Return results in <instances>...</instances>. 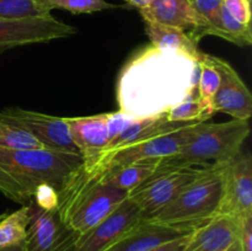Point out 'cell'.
Here are the masks:
<instances>
[{
    "label": "cell",
    "mask_w": 252,
    "mask_h": 251,
    "mask_svg": "<svg viewBox=\"0 0 252 251\" xmlns=\"http://www.w3.org/2000/svg\"><path fill=\"white\" fill-rule=\"evenodd\" d=\"M198 59L153 44L139 49L120 71L116 96L120 111L135 118L164 115L197 95Z\"/></svg>",
    "instance_id": "1"
},
{
    "label": "cell",
    "mask_w": 252,
    "mask_h": 251,
    "mask_svg": "<svg viewBox=\"0 0 252 251\" xmlns=\"http://www.w3.org/2000/svg\"><path fill=\"white\" fill-rule=\"evenodd\" d=\"M128 197V192L102 180H80L71 176L58 192L62 223L78 235L86 233L110 216Z\"/></svg>",
    "instance_id": "2"
},
{
    "label": "cell",
    "mask_w": 252,
    "mask_h": 251,
    "mask_svg": "<svg viewBox=\"0 0 252 251\" xmlns=\"http://www.w3.org/2000/svg\"><path fill=\"white\" fill-rule=\"evenodd\" d=\"M226 162H213L199 167L196 177L179 196L149 221L197 229L217 216Z\"/></svg>",
    "instance_id": "3"
},
{
    "label": "cell",
    "mask_w": 252,
    "mask_h": 251,
    "mask_svg": "<svg viewBox=\"0 0 252 251\" xmlns=\"http://www.w3.org/2000/svg\"><path fill=\"white\" fill-rule=\"evenodd\" d=\"M250 130V123L244 120L233 118L223 123L201 122L192 139L175 155L162 157L160 165L203 166L230 161L243 150Z\"/></svg>",
    "instance_id": "4"
},
{
    "label": "cell",
    "mask_w": 252,
    "mask_h": 251,
    "mask_svg": "<svg viewBox=\"0 0 252 251\" xmlns=\"http://www.w3.org/2000/svg\"><path fill=\"white\" fill-rule=\"evenodd\" d=\"M78 154L54 150H2L0 149V165L7 170L27 191L33 194L36 187L48 185L62 191L74 172L83 165Z\"/></svg>",
    "instance_id": "5"
},
{
    "label": "cell",
    "mask_w": 252,
    "mask_h": 251,
    "mask_svg": "<svg viewBox=\"0 0 252 251\" xmlns=\"http://www.w3.org/2000/svg\"><path fill=\"white\" fill-rule=\"evenodd\" d=\"M199 167L160 165L152 176L128 192V197L138 204L144 220H149L179 196L196 177Z\"/></svg>",
    "instance_id": "6"
},
{
    "label": "cell",
    "mask_w": 252,
    "mask_h": 251,
    "mask_svg": "<svg viewBox=\"0 0 252 251\" xmlns=\"http://www.w3.org/2000/svg\"><path fill=\"white\" fill-rule=\"evenodd\" d=\"M0 120L27 130L41 143L44 149L80 155L71 139L69 127L64 117H57L11 106L0 111Z\"/></svg>",
    "instance_id": "7"
},
{
    "label": "cell",
    "mask_w": 252,
    "mask_h": 251,
    "mask_svg": "<svg viewBox=\"0 0 252 251\" xmlns=\"http://www.w3.org/2000/svg\"><path fill=\"white\" fill-rule=\"evenodd\" d=\"M76 29L48 15L30 19H0V54L16 47L68 38Z\"/></svg>",
    "instance_id": "8"
},
{
    "label": "cell",
    "mask_w": 252,
    "mask_h": 251,
    "mask_svg": "<svg viewBox=\"0 0 252 251\" xmlns=\"http://www.w3.org/2000/svg\"><path fill=\"white\" fill-rule=\"evenodd\" d=\"M218 214L241 218L252 214V157L241 150L225 164Z\"/></svg>",
    "instance_id": "9"
},
{
    "label": "cell",
    "mask_w": 252,
    "mask_h": 251,
    "mask_svg": "<svg viewBox=\"0 0 252 251\" xmlns=\"http://www.w3.org/2000/svg\"><path fill=\"white\" fill-rule=\"evenodd\" d=\"M144 220L138 204L127 197L112 213L76 238L73 251H105L128 230Z\"/></svg>",
    "instance_id": "10"
},
{
    "label": "cell",
    "mask_w": 252,
    "mask_h": 251,
    "mask_svg": "<svg viewBox=\"0 0 252 251\" xmlns=\"http://www.w3.org/2000/svg\"><path fill=\"white\" fill-rule=\"evenodd\" d=\"M220 76L218 91L213 100L214 112H223L234 120L249 121L252 115V95L238 71L226 61L204 53Z\"/></svg>",
    "instance_id": "11"
},
{
    "label": "cell",
    "mask_w": 252,
    "mask_h": 251,
    "mask_svg": "<svg viewBox=\"0 0 252 251\" xmlns=\"http://www.w3.org/2000/svg\"><path fill=\"white\" fill-rule=\"evenodd\" d=\"M144 21L155 22L187 32L197 43L198 33L208 25L189 0H154L149 6L139 10Z\"/></svg>",
    "instance_id": "12"
},
{
    "label": "cell",
    "mask_w": 252,
    "mask_h": 251,
    "mask_svg": "<svg viewBox=\"0 0 252 251\" xmlns=\"http://www.w3.org/2000/svg\"><path fill=\"white\" fill-rule=\"evenodd\" d=\"M70 137L83 157V165H90L100 157L108 145L106 113L84 117H64Z\"/></svg>",
    "instance_id": "13"
},
{
    "label": "cell",
    "mask_w": 252,
    "mask_h": 251,
    "mask_svg": "<svg viewBox=\"0 0 252 251\" xmlns=\"http://www.w3.org/2000/svg\"><path fill=\"white\" fill-rule=\"evenodd\" d=\"M194 229L143 220L105 251H148L167 241L192 234Z\"/></svg>",
    "instance_id": "14"
},
{
    "label": "cell",
    "mask_w": 252,
    "mask_h": 251,
    "mask_svg": "<svg viewBox=\"0 0 252 251\" xmlns=\"http://www.w3.org/2000/svg\"><path fill=\"white\" fill-rule=\"evenodd\" d=\"M239 218L217 214L192 231L185 251H225L238 240Z\"/></svg>",
    "instance_id": "15"
},
{
    "label": "cell",
    "mask_w": 252,
    "mask_h": 251,
    "mask_svg": "<svg viewBox=\"0 0 252 251\" xmlns=\"http://www.w3.org/2000/svg\"><path fill=\"white\" fill-rule=\"evenodd\" d=\"M192 123L194 122H171V121L166 120L165 113L153 116V117L138 118L127 129L123 130L120 135H117L115 139L108 143L102 154L116 152L121 148L137 144V143L144 142V140L152 139V138L169 134L175 130L187 127Z\"/></svg>",
    "instance_id": "16"
},
{
    "label": "cell",
    "mask_w": 252,
    "mask_h": 251,
    "mask_svg": "<svg viewBox=\"0 0 252 251\" xmlns=\"http://www.w3.org/2000/svg\"><path fill=\"white\" fill-rule=\"evenodd\" d=\"M144 31L150 44L157 48L179 52L196 59L201 57L202 52L199 51L198 43L187 32L150 21H144Z\"/></svg>",
    "instance_id": "17"
},
{
    "label": "cell",
    "mask_w": 252,
    "mask_h": 251,
    "mask_svg": "<svg viewBox=\"0 0 252 251\" xmlns=\"http://www.w3.org/2000/svg\"><path fill=\"white\" fill-rule=\"evenodd\" d=\"M204 36L219 37L239 47H249L252 44L251 25H243L236 21L224 6H221L219 14L199 32L198 41Z\"/></svg>",
    "instance_id": "18"
},
{
    "label": "cell",
    "mask_w": 252,
    "mask_h": 251,
    "mask_svg": "<svg viewBox=\"0 0 252 251\" xmlns=\"http://www.w3.org/2000/svg\"><path fill=\"white\" fill-rule=\"evenodd\" d=\"M161 159L162 157H152V159L132 162V164L120 167L115 171L108 172L100 180L111 186L130 192L135 187L139 186L144 180L154 174L155 170L160 166Z\"/></svg>",
    "instance_id": "19"
},
{
    "label": "cell",
    "mask_w": 252,
    "mask_h": 251,
    "mask_svg": "<svg viewBox=\"0 0 252 251\" xmlns=\"http://www.w3.org/2000/svg\"><path fill=\"white\" fill-rule=\"evenodd\" d=\"M198 63L199 76L198 83H197V100L201 106L202 118L206 122L216 113L213 107V100L218 91L219 84H220V76H219L217 69L206 58L204 52L201 53Z\"/></svg>",
    "instance_id": "20"
},
{
    "label": "cell",
    "mask_w": 252,
    "mask_h": 251,
    "mask_svg": "<svg viewBox=\"0 0 252 251\" xmlns=\"http://www.w3.org/2000/svg\"><path fill=\"white\" fill-rule=\"evenodd\" d=\"M31 204H25L11 214H6L0 220V248L24 243L27 226L31 220Z\"/></svg>",
    "instance_id": "21"
},
{
    "label": "cell",
    "mask_w": 252,
    "mask_h": 251,
    "mask_svg": "<svg viewBox=\"0 0 252 251\" xmlns=\"http://www.w3.org/2000/svg\"><path fill=\"white\" fill-rule=\"evenodd\" d=\"M43 148L41 143L27 130L6 121L0 120V149L31 150Z\"/></svg>",
    "instance_id": "22"
},
{
    "label": "cell",
    "mask_w": 252,
    "mask_h": 251,
    "mask_svg": "<svg viewBox=\"0 0 252 251\" xmlns=\"http://www.w3.org/2000/svg\"><path fill=\"white\" fill-rule=\"evenodd\" d=\"M51 15L38 0H0V19L17 20Z\"/></svg>",
    "instance_id": "23"
},
{
    "label": "cell",
    "mask_w": 252,
    "mask_h": 251,
    "mask_svg": "<svg viewBox=\"0 0 252 251\" xmlns=\"http://www.w3.org/2000/svg\"><path fill=\"white\" fill-rule=\"evenodd\" d=\"M39 4L48 11L53 9L65 10L74 15L78 14H93V12L111 10L120 7L106 0H38Z\"/></svg>",
    "instance_id": "24"
},
{
    "label": "cell",
    "mask_w": 252,
    "mask_h": 251,
    "mask_svg": "<svg viewBox=\"0 0 252 251\" xmlns=\"http://www.w3.org/2000/svg\"><path fill=\"white\" fill-rule=\"evenodd\" d=\"M165 117L171 122H204L197 95L189 96L186 100L172 106L166 111Z\"/></svg>",
    "instance_id": "25"
},
{
    "label": "cell",
    "mask_w": 252,
    "mask_h": 251,
    "mask_svg": "<svg viewBox=\"0 0 252 251\" xmlns=\"http://www.w3.org/2000/svg\"><path fill=\"white\" fill-rule=\"evenodd\" d=\"M0 192L9 199L22 206L32 203L31 193L1 165H0Z\"/></svg>",
    "instance_id": "26"
},
{
    "label": "cell",
    "mask_w": 252,
    "mask_h": 251,
    "mask_svg": "<svg viewBox=\"0 0 252 251\" xmlns=\"http://www.w3.org/2000/svg\"><path fill=\"white\" fill-rule=\"evenodd\" d=\"M135 120H138V118L133 117V116L128 115V113L122 112L120 110L116 111V112L106 113V123H107L110 142L115 139L117 135H120L123 130L127 129Z\"/></svg>",
    "instance_id": "27"
},
{
    "label": "cell",
    "mask_w": 252,
    "mask_h": 251,
    "mask_svg": "<svg viewBox=\"0 0 252 251\" xmlns=\"http://www.w3.org/2000/svg\"><path fill=\"white\" fill-rule=\"evenodd\" d=\"M36 202L37 207L46 211H54L58 207V192L48 185L36 187L32 194V202Z\"/></svg>",
    "instance_id": "28"
},
{
    "label": "cell",
    "mask_w": 252,
    "mask_h": 251,
    "mask_svg": "<svg viewBox=\"0 0 252 251\" xmlns=\"http://www.w3.org/2000/svg\"><path fill=\"white\" fill-rule=\"evenodd\" d=\"M223 6L238 22L251 25V0H223Z\"/></svg>",
    "instance_id": "29"
},
{
    "label": "cell",
    "mask_w": 252,
    "mask_h": 251,
    "mask_svg": "<svg viewBox=\"0 0 252 251\" xmlns=\"http://www.w3.org/2000/svg\"><path fill=\"white\" fill-rule=\"evenodd\" d=\"M193 9L209 22L220 11L223 0H189Z\"/></svg>",
    "instance_id": "30"
},
{
    "label": "cell",
    "mask_w": 252,
    "mask_h": 251,
    "mask_svg": "<svg viewBox=\"0 0 252 251\" xmlns=\"http://www.w3.org/2000/svg\"><path fill=\"white\" fill-rule=\"evenodd\" d=\"M238 241L241 251H252V214L239 218Z\"/></svg>",
    "instance_id": "31"
},
{
    "label": "cell",
    "mask_w": 252,
    "mask_h": 251,
    "mask_svg": "<svg viewBox=\"0 0 252 251\" xmlns=\"http://www.w3.org/2000/svg\"><path fill=\"white\" fill-rule=\"evenodd\" d=\"M191 235V234H189ZM189 235L182 236V238L175 239V240L167 241V243L161 244L154 249H150L148 251H185L187 243L189 240Z\"/></svg>",
    "instance_id": "32"
},
{
    "label": "cell",
    "mask_w": 252,
    "mask_h": 251,
    "mask_svg": "<svg viewBox=\"0 0 252 251\" xmlns=\"http://www.w3.org/2000/svg\"><path fill=\"white\" fill-rule=\"evenodd\" d=\"M123 1L127 5H129V6L135 7V9L138 10H142L145 9L147 6H149L154 0H123Z\"/></svg>",
    "instance_id": "33"
},
{
    "label": "cell",
    "mask_w": 252,
    "mask_h": 251,
    "mask_svg": "<svg viewBox=\"0 0 252 251\" xmlns=\"http://www.w3.org/2000/svg\"><path fill=\"white\" fill-rule=\"evenodd\" d=\"M0 251H25L24 244H17V245H11V246H4V248H0Z\"/></svg>",
    "instance_id": "34"
},
{
    "label": "cell",
    "mask_w": 252,
    "mask_h": 251,
    "mask_svg": "<svg viewBox=\"0 0 252 251\" xmlns=\"http://www.w3.org/2000/svg\"><path fill=\"white\" fill-rule=\"evenodd\" d=\"M225 251H241V249H240V245H239V241L236 240L235 243H234L233 245H231V246H229V248L226 249Z\"/></svg>",
    "instance_id": "35"
},
{
    "label": "cell",
    "mask_w": 252,
    "mask_h": 251,
    "mask_svg": "<svg viewBox=\"0 0 252 251\" xmlns=\"http://www.w3.org/2000/svg\"><path fill=\"white\" fill-rule=\"evenodd\" d=\"M5 216H6V213H2V214H0V220H1V219L4 218Z\"/></svg>",
    "instance_id": "36"
}]
</instances>
